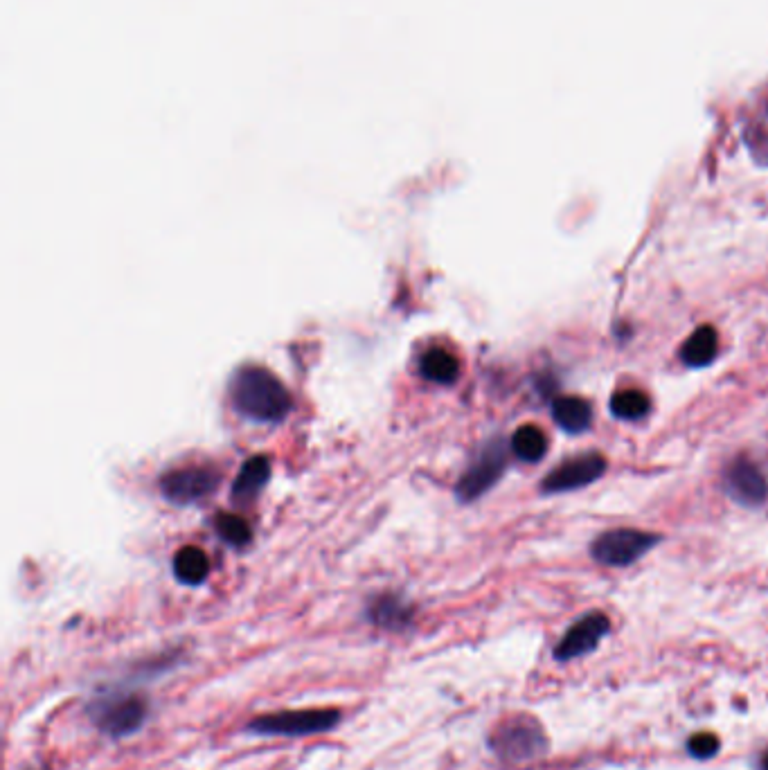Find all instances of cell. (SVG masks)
<instances>
[{"label":"cell","mask_w":768,"mask_h":770,"mask_svg":"<svg viewBox=\"0 0 768 770\" xmlns=\"http://www.w3.org/2000/svg\"><path fill=\"white\" fill-rule=\"evenodd\" d=\"M230 399L239 415L253 422H282L291 410V395L278 376L257 365H246L232 376Z\"/></svg>","instance_id":"obj_1"},{"label":"cell","mask_w":768,"mask_h":770,"mask_svg":"<svg viewBox=\"0 0 768 770\" xmlns=\"http://www.w3.org/2000/svg\"><path fill=\"white\" fill-rule=\"evenodd\" d=\"M88 714H91V721L104 734H109L113 739H122L138 732L145 725L147 701L131 692L106 694L93 701V705L88 707Z\"/></svg>","instance_id":"obj_2"},{"label":"cell","mask_w":768,"mask_h":770,"mask_svg":"<svg viewBox=\"0 0 768 770\" xmlns=\"http://www.w3.org/2000/svg\"><path fill=\"white\" fill-rule=\"evenodd\" d=\"M341 723L338 710H293L257 716L248 723V730L262 737H311L329 732Z\"/></svg>","instance_id":"obj_3"},{"label":"cell","mask_w":768,"mask_h":770,"mask_svg":"<svg viewBox=\"0 0 768 770\" xmlns=\"http://www.w3.org/2000/svg\"><path fill=\"white\" fill-rule=\"evenodd\" d=\"M660 541L658 534L633 530V527H624V530H611L597 536L591 545V554L597 563L611 568L629 566V563L638 561L640 557L654 548Z\"/></svg>","instance_id":"obj_4"},{"label":"cell","mask_w":768,"mask_h":770,"mask_svg":"<svg viewBox=\"0 0 768 770\" xmlns=\"http://www.w3.org/2000/svg\"><path fill=\"white\" fill-rule=\"evenodd\" d=\"M505 467H507L505 444L500 440L489 442L485 449L480 451L476 462L464 471L462 480L458 482V498L464 500V503H471V500L487 494V491L500 480V476H503Z\"/></svg>","instance_id":"obj_5"},{"label":"cell","mask_w":768,"mask_h":770,"mask_svg":"<svg viewBox=\"0 0 768 770\" xmlns=\"http://www.w3.org/2000/svg\"><path fill=\"white\" fill-rule=\"evenodd\" d=\"M721 482L726 494L744 507H757L768 498V482L764 471L759 469L757 462L750 460L748 455L732 458L726 464V469H723Z\"/></svg>","instance_id":"obj_6"},{"label":"cell","mask_w":768,"mask_h":770,"mask_svg":"<svg viewBox=\"0 0 768 770\" xmlns=\"http://www.w3.org/2000/svg\"><path fill=\"white\" fill-rule=\"evenodd\" d=\"M606 471V460L600 453H582L568 458L552 469L546 480L541 482L543 494H564L593 485Z\"/></svg>","instance_id":"obj_7"},{"label":"cell","mask_w":768,"mask_h":770,"mask_svg":"<svg viewBox=\"0 0 768 770\" xmlns=\"http://www.w3.org/2000/svg\"><path fill=\"white\" fill-rule=\"evenodd\" d=\"M219 487V476L210 469H181L172 471L160 480V491L174 505H192L196 500L208 498Z\"/></svg>","instance_id":"obj_8"},{"label":"cell","mask_w":768,"mask_h":770,"mask_svg":"<svg viewBox=\"0 0 768 770\" xmlns=\"http://www.w3.org/2000/svg\"><path fill=\"white\" fill-rule=\"evenodd\" d=\"M552 419L566 433H584L593 422V406L582 397H559L552 401Z\"/></svg>","instance_id":"obj_9"},{"label":"cell","mask_w":768,"mask_h":770,"mask_svg":"<svg viewBox=\"0 0 768 770\" xmlns=\"http://www.w3.org/2000/svg\"><path fill=\"white\" fill-rule=\"evenodd\" d=\"M368 617L381 629L401 631L413 620V608L397 595H381L370 604Z\"/></svg>","instance_id":"obj_10"},{"label":"cell","mask_w":768,"mask_h":770,"mask_svg":"<svg viewBox=\"0 0 768 770\" xmlns=\"http://www.w3.org/2000/svg\"><path fill=\"white\" fill-rule=\"evenodd\" d=\"M719 352V334L710 325H703L685 340L681 347V361L687 367L710 365Z\"/></svg>","instance_id":"obj_11"},{"label":"cell","mask_w":768,"mask_h":770,"mask_svg":"<svg viewBox=\"0 0 768 770\" xmlns=\"http://www.w3.org/2000/svg\"><path fill=\"white\" fill-rule=\"evenodd\" d=\"M174 575L181 584L199 586L210 575V559L201 548L187 545L181 548L174 557Z\"/></svg>","instance_id":"obj_12"},{"label":"cell","mask_w":768,"mask_h":770,"mask_svg":"<svg viewBox=\"0 0 768 770\" xmlns=\"http://www.w3.org/2000/svg\"><path fill=\"white\" fill-rule=\"evenodd\" d=\"M419 370H422V374L428 381L451 385L458 381L460 376V361L455 358V354L446 352V349L433 347L422 356V361H419Z\"/></svg>","instance_id":"obj_13"},{"label":"cell","mask_w":768,"mask_h":770,"mask_svg":"<svg viewBox=\"0 0 768 770\" xmlns=\"http://www.w3.org/2000/svg\"><path fill=\"white\" fill-rule=\"evenodd\" d=\"M271 476V462L264 458V455H255L250 458L244 467H241L239 476L232 485V498H250L260 491L266 482H269Z\"/></svg>","instance_id":"obj_14"},{"label":"cell","mask_w":768,"mask_h":770,"mask_svg":"<svg viewBox=\"0 0 768 770\" xmlns=\"http://www.w3.org/2000/svg\"><path fill=\"white\" fill-rule=\"evenodd\" d=\"M512 453L521 462H539L548 453V437L539 426H521L512 437Z\"/></svg>","instance_id":"obj_15"},{"label":"cell","mask_w":768,"mask_h":770,"mask_svg":"<svg viewBox=\"0 0 768 770\" xmlns=\"http://www.w3.org/2000/svg\"><path fill=\"white\" fill-rule=\"evenodd\" d=\"M651 410V399L642 390H620L611 399V413L624 422H640Z\"/></svg>","instance_id":"obj_16"},{"label":"cell","mask_w":768,"mask_h":770,"mask_svg":"<svg viewBox=\"0 0 768 770\" xmlns=\"http://www.w3.org/2000/svg\"><path fill=\"white\" fill-rule=\"evenodd\" d=\"M746 145L759 165L768 167V102L750 120L746 129Z\"/></svg>","instance_id":"obj_17"},{"label":"cell","mask_w":768,"mask_h":770,"mask_svg":"<svg viewBox=\"0 0 768 770\" xmlns=\"http://www.w3.org/2000/svg\"><path fill=\"white\" fill-rule=\"evenodd\" d=\"M604 631H606V617H602V615H588V617H584V620L575 626L573 631L568 633L564 647H566L568 653H575L579 649L588 647V644H593Z\"/></svg>","instance_id":"obj_18"},{"label":"cell","mask_w":768,"mask_h":770,"mask_svg":"<svg viewBox=\"0 0 768 770\" xmlns=\"http://www.w3.org/2000/svg\"><path fill=\"white\" fill-rule=\"evenodd\" d=\"M217 530L221 534L223 541H228L232 545H244L250 539V527L241 516L235 514H221L217 518Z\"/></svg>","instance_id":"obj_19"}]
</instances>
